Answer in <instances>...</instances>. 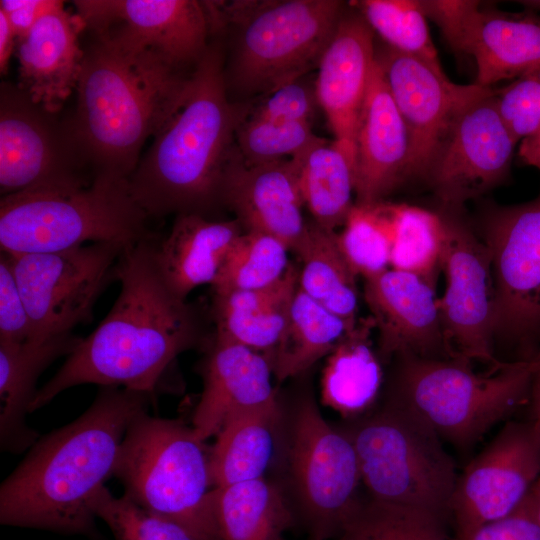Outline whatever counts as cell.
Masks as SVG:
<instances>
[{"label":"cell","instance_id":"28","mask_svg":"<svg viewBox=\"0 0 540 540\" xmlns=\"http://www.w3.org/2000/svg\"><path fill=\"white\" fill-rule=\"evenodd\" d=\"M292 264L275 283L252 290L214 293L216 336L265 355L270 361L286 326L298 288Z\"/></svg>","mask_w":540,"mask_h":540},{"label":"cell","instance_id":"45","mask_svg":"<svg viewBox=\"0 0 540 540\" xmlns=\"http://www.w3.org/2000/svg\"><path fill=\"white\" fill-rule=\"evenodd\" d=\"M457 538V537H456ZM458 540H540V527L524 503L515 512L486 523Z\"/></svg>","mask_w":540,"mask_h":540},{"label":"cell","instance_id":"21","mask_svg":"<svg viewBox=\"0 0 540 540\" xmlns=\"http://www.w3.org/2000/svg\"><path fill=\"white\" fill-rule=\"evenodd\" d=\"M373 32L357 10L344 11L320 59L315 81L318 106L354 166L359 115L375 64Z\"/></svg>","mask_w":540,"mask_h":540},{"label":"cell","instance_id":"26","mask_svg":"<svg viewBox=\"0 0 540 540\" xmlns=\"http://www.w3.org/2000/svg\"><path fill=\"white\" fill-rule=\"evenodd\" d=\"M238 220L215 221L195 213L177 215L171 231L152 244L154 262L170 291L182 300L203 284H212L236 238Z\"/></svg>","mask_w":540,"mask_h":540},{"label":"cell","instance_id":"22","mask_svg":"<svg viewBox=\"0 0 540 540\" xmlns=\"http://www.w3.org/2000/svg\"><path fill=\"white\" fill-rule=\"evenodd\" d=\"M409 158L408 130L375 58L356 131V203L383 201L409 179Z\"/></svg>","mask_w":540,"mask_h":540},{"label":"cell","instance_id":"42","mask_svg":"<svg viewBox=\"0 0 540 540\" xmlns=\"http://www.w3.org/2000/svg\"><path fill=\"white\" fill-rule=\"evenodd\" d=\"M499 111L520 141L540 128V71L513 80L496 90Z\"/></svg>","mask_w":540,"mask_h":540},{"label":"cell","instance_id":"24","mask_svg":"<svg viewBox=\"0 0 540 540\" xmlns=\"http://www.w3.org/2000/svg\"><path fill=\"white\" fill-rule=\"evenodd\" d=\"M271 361L241 344L217 337L202 367L203 390L192 417L196 436L216 435L236 411L277 402Z\"/></svg>","mask_w":540,"mask_h":540},{"label":"cell","instance_id":"35","mask_svg":"<svg viewBox=\"0 0 540 540\" xmlns=\"http://www.w3.org/2000/svg\"><path fill=\"white\" fill-rule=\"evenodd\" d=\"M391 225L390 268L436 283L445 244L444 213L387 202Z\"/></svg>","mask_w":540,"mask_h":540},{"label":"cell","instance_id":"6","mask_svg":"<svg viewBox=\"0 0 540 540\" xmlns=\"http://www.w3.org/2000/svg\"><path fill=\"white\" fill-rule=\"evenodd\" d=\"M538 356L484 373L460 359L401 356L390 403L415 416L442 441L468 450L529 401Z\"/></svg>","mask_w":540,"mask_h":540},{"label":"cell","instance_id":"51","mask_svg":"<svg viewBox=\"0 0 540 540\" xmlns=\"http://www.w3.org/2000/svg\"><path fill=\"white\" fill-rule=\"evenodd\" d=\"M518 3L525 7L527 11H531L533 13L540 12V0H525L518 1Z\"/></svg>","mask_w":540,"mask_h":540},{"label":"cell","instance_id":"33","mask_svg":"<svg viewBox=\"0 0 540 540\" xmlns=\"http://www.w3.org/2000/svg\"><path fill=\"white\" fill-rule=\"evenodd\" d=\"M302 262L298 287L311 299L336 314L351 326L357 321V275L345 260L336 239L316 223L309 224L307 235L296 251Z\"/></svg>","mask_w":540,"mask_h":540},{"label":"cell","instance_id":"1","mask_svg":"<svg viewBox=\"0 0 540 540\" xmlns=\"http://www.w3.org/2000/svg\"><path fill=\"white\" fill-rule=\"evenodd\" d=\"M154 240L123 250L116 266L120 293L111 310L37 390L29 413L81 384L155 395L170 364L198 343V316L162 279L153 258Z\"/></svg>","mask_w":540,"mask_h":540},{"label":"cell","instance_id":"41","mask_svg":"<svg viewBox=\"0 0 540 540\" xmlns=\"http://www.w3.org/2000/svg\"><path fill=\"white\" fill-rule=\"evenodd\" d=\"M91 508L108 525L115 540H200L182 525L128 496L115 497L105 486L95 494Z\"/></svg>","mask_w":540,"mask_h":540},{"label":"cell","instance_id":"25","mask_svg":"<svg viewBox=\"0 0 540 540\" xmlns=\"http://www.w3.org/2000/svg\"><path fill=\"white\" fill-rule=\"evenodd\" d=\"M508 14L479 3L470 14L455 52L470 55L483 87L540 71V17Z\"/></svg>","mask_w":540,"mask_h":540},{"label":"cell","instance_id":"39","mask_svg":"<svg viewBox=\"0 0 540 540\" xmlns=\"http://www.w3.org/2000/svg\"><path fill=\"white\" fill-rule=\"evenodd\" d=\"M352 5L387 46L441 65L419 0H362Z\"/></svg>","mask_w":540,"mask_h":540},{"label":"cell","instance_id":"37","mask_svg":"<svg viewBox=\"0 0 540 540\" xmlns=\"http://www.w3.org/2000/svg\"><path fill=\"white\" fill-rule=\"evenodd\" d=\"M337 540H458L434 513L370 498L360 502Z\"/></svg>","mask_w":540,"mask_h":540},{"label":"cell","instance_id":"17","mask_svg":"<svg viewBox=\"0 0 540 540\" xmlns=\"http://www.w3.org/2000/svg\"><path fill=\"white\" fill-rule=\"evenodd\" d=\"M73 4L89 32L153 50L186 70L197 67L213 36L206 1L77 0Z\"/></svg>","mask_w":540,"mask_h":540},{"label":"cell","instance_id":"2","mask_svg":"<svg viewBox=\"0 0 540 540\" xmlns=\"http://www.w3.org/2000/svg\"><path fill=\"white\" fill-rule=\"evenodd\" d=\"M153 398L102 387L76 420L38 438L0 486L1 524L93 535L92 500L113 476L129 425Z\"/></svg>","mask_w":540,"mask_h":540},{"label":"cell","instance_id":"19","mask_svg":"<svg viewBox=\"0 0 540 540\" xmlns=\"http://www.w3.org/2000/svg\"><path fill=\"white\" fill-rule=\"evenodd\" d=\"M220 201L247 230L274 236L295 253L307 235L296 157L248 165L235 145L224 170Z\"/></svg>","mask_w":540,"mask_h":540},{"label":"cell","instance_id":"43","mask_svg":"<svg viewBox=\"0 0 540 540\" xmlns=\"http://www.w3.org/2000/svg\"><path fill=\"white\" fill-rule=\"evenodd\" d=\"M318 101L315 84L299 78L265 95L260 103L251 105L248 117L276 122H310Z\"/></svg>","mask_w":540,"mask_h":540},{"label":"cell","instance_id":"5","mask_svg":"<svg viewBox=\"0 0 540 540\" xmlns=\"http://www.w3.org/2000/svg\"><path fill=\"white\" fill-rule=\"evenodd\" d=\"M337 0L208 1L213 32H231L227 92L268 95L317 68L343 14Z\"/></svg>","mask_w":540,"mask_h":540},{"label":"cell","instance_id":"11","mask_svg":"<svg viewBox=\"0 0 540 540\" xmlns=\"http://www.w3.org/2000/svg\"><path fill=\"white\" fill-rule=\"evenodd\" d=\"M60 113V112H59ZM17 84L0 86L1 196L41 188L84 187L95 179L73 126Z\"/></svg>","mask_w":540,"mask_h":540},{"label":"cell","instance_id":"30","mask_svg":"<svg viewBox=\"0 0 540 540\" xmlns=\"http://www.w3.org/2000/svg\"><path fill=\"white\" fill-rule=\"evenodd\" d=\"M278 401L231 413L209 451V470L214 488L261 479L274 451Z\"/></svg>","mask_w":540,"mask_h":540},{"label":"cell","instance_id":"7","mask_svg":"<svg viewBox=\"0 0 540 540\" xmlns=\"http://www.w3.org/2000/svg\"><path fill=\"white\" fill-rule=\"evenodd\" d=\"M128 180L97 176L84 187L41 188L0 199V248L9 254L47 253L85 245L129 247L156 239Z\"/></svg>","mask_w":540,"mask_h":540},{"label":"cell","instance_id":"48","mask_svg":"<svg viewBox=\"0 0 540 540\" xmlns=\"http://www.w3.org/2000/svg\"><path fill=\"white\" fill-rule=\"evenodd\" d=\"M518 156L524 164L540 172V128L520 140Z\"/></svg>","mask_w":540,"mask_h":540},{"label":"cell","instance_id":"31","mask_svg":"<svg viewBox=\"0 0 540 540\" xmlns=\"http://www.w3.org/2000/svg\"><path fill=\"white\" fill-rule=\"evenodd\" d=\"M299 161V182L304 204L319 227L335 232L343 226L355 193L353 161L333 140L320 138Z\"/></svg>","mask_w":540,"mask_h":540},{"label":"cell","instance_id":"38","mask_svg":"<svg viewBox=\"0 0 540 540\" xmlns=\"http://www.w3.org/2000/svg\"><path fill=\"white\" fill-rule=\"evenodd\" d=\"M336 239L357 276L368 279L389 269L392 234L387 202L354 204Z\"/></svg>","mask_w":540,"mask_h":540},{"label":"cell","instance_id":"32","mask_svg":"<svg viewBox=\"0 0 540 540\" xmlns=\"http://www.w3.org/2000/svg\"><path fill=\"white\" fill-rule=\"evenodd\" d=\"M355 326V325H354ZM354 326L311 299L299 287L272 355L278 381L295 377L328 356Z\"/></svg>","mask_w":540,"mask_h":540},{"label":"cell","instance_id":"18","mask_svg":"<svg viewBox=\"0 0 540 540\" xmlns=\"http://www.w3.org/2000/svg\"><path fill=\"white\" fill-rule=\"evenodd\" d=\"M390 94L410 140L409 178H424L458 114L494 89L453 83L441 65L389 46L375 52Z\"/></svg>","mask_w":540,"mask_h":540},{"label":"cell","instance_id":"44","mask_svg":"<svg viewBox=\"0 0 540 540\" xmlns=\"http://www.w3.org/2000/svg\"><path fill=\"white\" fill-rule=\"evenodd\" d=\"M34 339V329L20 293L9 255L0 254V341Z\"/></svg>","mask_w":540,"mask_h":540},{"label":"cell","instance_id":"46","mask_svg":"<svg viewBox=\"0 0 540 540\" xmlns=\"http://www.w3.org/2000/svg\"><path fill=\"white\" fill-rule=\"evenodd\" d=\"M60 3L61 1L54 0H1L0 10L6 14L19 39L42 15Z\"/></svg>","mask_w":540,"mask_h":540},{"label":"cell","instance_id":"10","mask_svg":"<svg viewBox=\"0 0 540 540\" xmlns=\"http://www.w3.org/2000/svg\"><path fill=\"white\" fill-rule=\"evenodd\" d=\"M288 458L295 498L312 539L339 536L361 502L358 459L345 432L324 419L310 396L294 408Z\"/></svg>","mask_w":540,"mask_h":540},{"label":"cell","instance_id":"16","mask_svg":"<svg viewBox=\"0 0 540 540\" xmlns=\"http://www.w3.org/2000/svg\"><path fill=\"white\" fill-rule=\"evenodd\" d=\"M518 142L501 116L494 89L458 114L425 179L444 205L456 209L505 180Z\"/></svg>","mask_w":540,"mask_h":540},{"label":"cell","instance_id":"47","mask_svg":"<svg viewBox=\"0 0 540 540\" xmlns=\"http://www.w3.org/2000/svg\"><path fill=\"white\" fill-rule=\"evenodd\" d=\"M17 36L6 14L0 10V72L6 75L12 53L16 49Z\"/></svg>","mask_w":540,"mask_h":540},{"label":"cell","instance_id":"12","mask_svg":"<svg viewBox=\"0 0 540 540\" xmlns=\"http://www.w3.org/2000/svg\"><path fill=\"white\" fill-rule=\"evenodd\" d=\"M125 248L98 242L56 252L7 253L34 339L72 333L76 326L91 322L98 298L116 279Z\"/></svg>","mask_w":540,"mask_h":540},{"label":"cell","instance_id":"52","mask_svg":"<svg viewBox=\"0 0 540 540\" xmlns=\"http://www.w3.org/2000/svg\"><path fill=\"white\" fill-rule=\"evenodd\" d=\"M278 540H284V539H283V538H281V539H278Z\"/></svg>","mask_w":540,"mask_h":540},{"label":"cell","instance_id":"50","mask_svg":"<svg viewBox=\"0 0 540 540\" xmlns=\"http://www.w3.org/2000/svg\"><path fill=\"white\" fill-rule=\"evenodd\" d=\"M524 505L540 527V477L529 492Z\"/></svg>","mask_w":540,"mask_h":540},{"label":"cell","instance_id":"15","mask_svg":"<svg viewBox=\"0 0 540 540\" xmlns=\"http://www.w3.org/2000/svg\"><path fill=\"white\" fill-rule=\"evenodd\" d=\"M483 237L495 290V334L535 336L540 332V195L489 211Z\"/></svg>","mask_w":540,"mask_h":540},{"label":"cell","instance_id":"29","mask_svg":"<svg viewBox=\"0 0 540 540\" xmlns=\"http://www.w3.org/2000/svg\"><path fill=\"white\" fill-rule=\"evenodd\" d=\"M375 322L358 319L327 356L321 379V399L345 418L366 414L375 403L383 383V370L373 349Z\"/></svg>","mask_w":540,"mask_h":540},{"label":"cell","instance_id":"9","mask_svg":"<svg viewBox=\"0 0 540 540\" xmlns=\"http://www.w3.org/2000/svg\"><path fill=\"white\" fill-rule=\"evenodd\" d=\"M354 420L344 432L354 446L370 498L443 519L450 515L458 475L434 431L390 402Z\"/></svg>","mask_w":540,"mask_h":540},{"label":"cell","instance_id":"34","mask_svg":"<svg viewBox=\"0 0 540 540\" xmlns=\"http://www.w3.org/2000/svg\"><path fill=\"white\" fill-rule=\"evenodd\" d=\"M221 540H278L291 517L280 492L264 478L214 488Z\"/></svg>","mask_w":540,"mask_h":540},{"label":"cell","instance_id":"23","mask_svg":"<svg viewBox=\"0 0 540 540\" xmlns=\"http://www.w3.org/2000/svg\"><path fill=\"white\" fill-rule=\"evenodd\" d=\"M85 29L80 15L67 11L61 1L17 39V85L48 111L59 113L76 90L84 57L80 35Z\"/></svg>","mask_w":540,"mask_h":540},{"label":"cell","instance_id":"20","mask_svg":"<svg viewBox=\"0 0 540 540\" xmlns=\"http://www.w3.org/2000/svg\"><path fill=\"white\" fill-rule=\"evenodd\" d=\"M364 297L384 357L450 358L435 282L389 268L365 279Z\"/></svg>","mask_w":540,"mask_h":540},{"label":"cell","instance_id":"3","mask_svg":"<svg viewBox=\"0 0 540 540\" xmlns=\"http://www.w3.org/2000/svg\"><path fill=\"white\" fill-rule=\"evenodd\" d=\"M73 126L94 176L128 180L141 150L184 103L193 71L90 32Z\"/></svg>","mask_w":540,"mask_h":540},{"label":"cell","instance_id":"4","mask_svg":"<svg viewBox=\"0 0 540 540\" xmlns=\"http://www.w3.org/2000/svg\"><path fill=\"white\" fill-rule=\"evenodd\" d=\"M251 108L230 99L222 43L210 46L192 73L184 103L152 138L128 179L148 217L195 213L220 201L222 178L238 126Z\"/></svg>","mask_w":540,"mask_h":540},{"label":"cell","instance_id":"49","mask_svg":"<svg viewBox=\"0 0 540 540\" xmlns=\"http://www.w3.org/2000/svg\"><path fill=\"white\" fill-rule=\"evenodd\" d=\"M529 401L532 413L530 421L540 434V355L538 356L537 366L532 376Z\"/></svg>","mask_w":540,"mask_h":540},{"label":"cell","instance_id":"40","mask_svg":"<svg viewBox=\"0 0 540 540\" xmlns=\"http://www.w3.org/2000/svg\"><path fill=\"white\" fill-rule=\"evenodd\" d=\"M321 137L310 122H276L246 116L235 135V145L248 165L296 157Z\"/></svg>","mask_w":540,"mask_h":540},{"label":"cell","instance_id":"27","mask_svg":"<svg viewBox=\"0 0 540 540\" xmlns=\"http://www.w3.org/2000/svg\"><path fill=\"white\" fill-rule=\"evenodd\" d=\"M81 338L72 333L25 342L0 341V447L18 454L39 438L26 424L41 373L56 359L68 356Z\"/></svg>","mask_w":540,"mask_h":540},{"label":"cell","instance_id":"36","mask_svg":"<svg viewBox=\"0 0 540 540\" xmlns=\"http://www.w3.org/2000/svg\"><path fill=\"white\" fill-rule=\"evenodd\" d=\"M289 250L285 243L269 234L242 232L211 284L213 293L252 290L275 283L290 265Z\"/></svg>","mask_w":540,"mask_h":540},{"label":"cell","instance_id":"14","mask_svg":"<svg viewBox=\"0 0 540 540\" xmlns=\"http://www.w3.org/2000/svg\"><path fill=\"white\" fill-rule=\"evenodd\" d=\"M540 477V434L508 422L458 475L450 515L457 538L515 512Z\"/></svg>","mask_w":540,"mask_h":540},{"label":"cell","instance_id":"13","mask_svg":"<svg viewBox=\"0 0 540 540\" xmlns=\"http://www.w3.org/2000/svg\"><path fill=\"white\" fill-rule=\"evenodd\" d=\"M444 215L441 270L446 286L438 307L449 357L502 368L507 362L498 360L493 351L495 290L489 251L462 220Z\"/></svg>","mask_w":540,"mask_h":540},{"label":"cell","instance_id":"8","mask_svg":"<svg viewBox=\"0 0 540 540\" xmlns=\"http://www.w3.org/2000/svg\"><path fill=\"white\" fill-rule=\"evenodd\" d=\"M113 476L124 495L177 522L200 540H221L214 509L209 453L180 420L144 412L129 425Z\"/></svg>","mask_w":540,"mask_h":540}]
</instances>
